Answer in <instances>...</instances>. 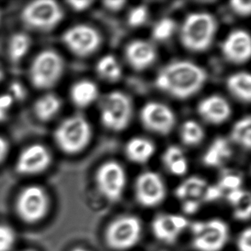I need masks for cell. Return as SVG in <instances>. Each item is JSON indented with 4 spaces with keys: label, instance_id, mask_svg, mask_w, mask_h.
<instances>
[{
    "label": "cell",
    "instance_id": "1f68e13d",
    "mask_svg": "<svg viewBox=\"0 0 251 251\" xmlns=\"http://www.w3.org/2000/svg\"><path fill=\"white\" fill-rule=\"evenodd\" d=\"M242 178L238 174L234 173H228L221 177V181L218 186L221 188V190H226L228 192L232 190L241 189Z\"/></svg>",
    "mask_w": 251,
    "mask_h": 251
},
{
    "label": "cell",
    "instance_id": "d6a6232c",
    "mask_svg": "<svg viewBox=\"0 0 251 251\" xmlns=\"http://www.w3.org/2000/svg\"><path fill=\"white\" fill-rule=\"evenodd\" d=\"M148 10L145 6H137L134 8L128 17V23L132 27H139L146 22Z\"/></svg>",
    "mask_w": 251,
    "mask_h": 251
},
{
    "label": "cell",
    "instance_id": "f6af8a7d",
    "mask_svg": "<svg viewBox=\"0 0 251 251\" xmlns=\"http://www.w3.org/2000/svg\"><path fill=\"white\" fill-rule=\"evenodd\" d=\"M3 78V72L2 71V69L0 68V82L2 81V79Z\"/></svg>",
    "mask_w": 251,
    "mask_h": 251
},
{
    "label": "cell",
    "instance_id": "44dd1931",
    "mask_svg": "<svg viewBox=\"0 0 251 251\" xmlns=\"http://www.w3.org/2000/svg\"><path fill=\"white\" fill-rule=\"evenodd\" d=\"M126 154L135 163H146L154 153V146L149 140L144 138H134L127 143Z\"/></svg>",
    "mask_w": 251,
    "mask_h": 251
},
{
    "label": "cell",
    "instance_id": "cb8c5ba5",
    "mask_svg": "<svg viewBox=\"0 0 251 251\" xmlns=\"http://www.w3.org/2000/svg\"><path fill=\"white\" fill-rule=\"evenodd\" d=\"M231 150L226 140L218 138L212 143L203 156V162L207 167H220L231 158Z\"/></svg>",
    "mask_w": 251,
    "mask_h": 251
},
{
    "label": "cell",
    "instance_id": "f1b7e54d",
    "mask_svg": "<svg viewBox=\"0 0 251 251\" xmlns=\"http://www.w3.org/2000/svg\"><path fill=\"white\" fill-rule=\"evenodd\" d=\"M180 137L185 145H197L204 138L203 129L199 124L192 120H189L184 123L182 126L180 131Z\"/></svg>",
    "mask_w": 251,
    "mask_h": 251
},
{
    "label": "cell",
    "instance_id": "5bb4252c",
    "mask_svg": "<svg viewBox=\"0 0 251 251\" xmlns=\"http://www.w3.org/2000/svg\"><path fill=\"white\" fill-rule=\"evenodd\" d=\"M188 227H190L189 221L182 214H160L151 224L153 237L166 245L176 243Z\"/></svg>",
    "mask_w": 251,
    "mask_h": 251
},
{
    "label": "cell",
    "instance_id": "6da1fadb",
    "mask_svg": "<svg viewBox=\"0 0 251 251\" xmlns=\"http://www.w3.org/2000/svg\"><path fill=\"white\" fill-rule=\"evenodd\" d=\"M203 69L188 61L172 63L164 67L157 75V88L179 100L193 96L207 81Z\"/></svg>",
    "mask_w": 251,
    "mask_h": 251
},
{
    "label": "cell",
    "instance_id": "8992f818",
    "mask_svg": "<svg viewBox=\"0 0 251 251\" xmlns=\"http://www.w3.org/2000/svg\"><path fill=\"white\" fill-rule=\"evenodd\" d=\"M91 138V128L81 116L65 119L54 131L57 146L65 153L75 154L87 147Z\"/></svg>",
    "mask_w": 251,
    "mask_h": 251
},
{
    "label": "cell",
    "instance_id": "ffe728a7",
    "mask_svg": "<svg viewBox=\"0 0 251 251\" xmlns=\"http://www.w3.org/2000/svg\"><path fill=\"white\" fill-rule=\"evenodd\" d=\"M227 201L233 209V216L237 221H248L251 218V194L242 189L228 192Z\"/></svg>",
    "mask_w": 251,
    "mask_h": 251
},
{
    "label": "cell",
    "instance_id": "ee69618b",
    "mask_svg": "<svg viewBox=\"0 0 251 251\" xmlns=\"http://www.w3.org/2000/svg\"><path fill=\"white\" fill-rule=\"evenodd\" d=\"M72 251H88V249L83 248V247H76L74 248Z\"/></svg>",
    "mask_w": 251,
    "mask_h": 251
},
{
    "label": "cell",
    "instance_id": "74e56055",
    "mask_svg": "<svg viewBox=\"0 0 251 251\" xmlns=\"http://www.w3.org/2000/svg\"><path fill=\"white\" fill-rule=\"evenodd\" d=\"M170 173H173V175L176 176H182L185 174L188 170V163H187L186 159H182V160L176 161L174 163L168 166Z\"/></svg>",
    "mask_w": 251,
    "mask_h": 251
},
{
    "label": "cell",
    "instance_id": "8fae6325",
    "mask_svg": "<svg viewBox=\"0 0 251 251\" xmlns=\"http://www.w3.org/2000/svg\"><path fill=\"white\" fill-rule=\"evenodd\" d=\"M135 196L142 207L153 208L165 201L167 189L163 180L157 173L147 172L141 174L136 179Z\"/></svg>",
    "mask_w": 251,
    "mask_h": 251
},
{
    "label": "cell",
    "instance_id": "484cf974",
    "mask_svg": "<svg viewBox=\"0 0 251 251\" xmlns=\"http://www.w3.org/2000/svg\"><path fill=\"white\" fill-rule=\"evenodd\" d=\"M31 39L27 34L17 33L10 38L8 45V55L11 61L18 63L27 54L30 49Z\"/></svg>",
    "mask_w": 251,
    "mask_h": 251
},
{
    "label": "cell",
    "instance_id": "30bf717a",
    "mask_svg": "<svg viewBox=\"0 0 251 251\" xmlns=\"http://www.w3.org/2000/svg\"><path fill=\"white\" fill-rule=\"evenodd\" d=\"M49 207L47 193L41 187L32 185L25 188L18 196L17 214L27 223H35L46 216Z\"/></svg>",
    "mask_w": 251,
    "mask_h": 251
},
{
    "label": "cell",
    "instance_id": "52a82bcc",
    "mask_svg": "<svg viewBox=\"0 0 251 251\" xmlns=\"http://www.w3.org/2000/svg\"><path fill=\"white\" fill-rule=\"evenodd\" d=\"M64 11L53 0H37L27 3L21 12V19L34 30L48 32L61 23Z\"/></svg>",
    "mask_w": 251,
    "mask_h": 251
},
{
    "label": "cell",
    "instance_id": "e0dca14e",
    "mask_svg": "<svg viewBox=\"0 0 251 251\" xmlns=\"http://www.w3.org/2000/svg\"><path fill=\"white\" fill-rule=\"evenodd\" d=\"M175 195L178 200L196 201L200 203L212 202L214 199V185H210L204 179L192 176L180 183L175 190Z\"/></svg>",
    "mask_w": 251,
    "mask_h": 251
},
{
    "label": "cell",
    "instance_id": "e575fe53",
    "mask_svg": "<svg viewBox=\"0 0 251 251\" xmlns=\"http://www.w3.org/2000/svg\"><path fill=\"white\" fill-rule=\"evenodd\" d=\"M237 248L238 251H251V227L244 229L237 239Z\"/></svg>",
    "mask_w": 251,
    "mask_h": 251
},
{
    "label": "cell",
    "instance_id": "f35d334b",
    "mask_svg": "<svg viewBox=\"0 0 251 251\" xmlns=\"http://www.w3.org/2000/svg\"><path fill=\"white\" fill-rule=\"evenodd\" d=\"M201 203L199 201H182V208H183V213L185 214H196L200 209Z\"/></svg>",
    "mask_w": 251,
    "mask_h": 251
},
{
    "label": "cell",
    "instance_id": "4316f807",
    "mask_svg": "<svg viewBox=\"0 0 251 251\" xmlns=\"http://www.w3.org/2000/svg\"><path fill=\"white\" fill-rule=\"evenodd\" d=\"M100 76L109 82H116L121 77L122 70L113 56L107 55L100 59L96 66Z\"/></svg>",
    "mask_w": 251,
    "mask_h": 251
},
{
    "label": "cell",
    "instance_id": "ac0fdd59",
    "mask_svg": "<svg viewBox=\"0 0 251 251\" xmlns=\"http://www.w3.org/2000/svg\"><path fill=\"white\" fill-rule=\"evenodd\" d=\"M231 112L230 105L220 95L204 99L198 105V113L201 117L212 125H221L226 122Z\"/></svg>",
    "mask_w": 251,
    "mask_h": 251
},
{
    "label": "cell",
    "instance_id": "277c9868",
    "mask_svg": "<svg viewBox=\"0 0 251 251\" xmlns=\"http://www.w3.org/2000/svg\"><path fill=\"white\" fill-rule=\"evenodd\" d=\"M191 244L197 251H221L227 245L230 228L220 218L199 221L190 225Z\"/></svg>",
    "mask_w": 251,
    "mask_h": 251
},
{
    "label": "cell",
    "instance_id": "9a60e30c",
    "mask_svg": "<svg viewBox=\"0 0 251 251\" xmlns=\"http://www.w3.org/2000/svg\"><path fill=\"white\" fill-rule=\"evenodd\" d=\"M51 162L49 150L40 143H35L21 152L16 162V171L23 175H35L48 169Z\"/></svg>",
    "mask_w": 251,
    "mask_h": 251
},
{
    "label": "cell",
    "instance_id": "f546056e",
    "mask_svg": "<svg viewBox=\"0 0 251 251\" xmlns=\"http://www.w3.org/2000/svg\"><path fill=\"white\" fill-rule=\"evenodd\" d=\"M175 27L176 25L173 19L164 18L153 27V37L157 41H166L173 35Z\"/></svg>",
    "mask_w": 251,
    "mask_h": 251
},
{
    "label": "cell",
    "instance_id": "2e32d148",
    "mask_svg": "<svg viewBox=\"0 0 251 251\" xmlns=\"http://www.w3.org/2000/svg\"><path fill=\"white\" fill-rule=\"evenodd\" d=\"M222 53L228 61L241 65L249 61L251 55V39L244 30H235L228 35L221 47Z\"/></svg>",
    "mask_w": 251,
    "mask_h": 251
},
{
    "label": "cell",
    "instance_id": "836d02e7",
    "mask_svg": "<svg viewBox=\"0 0 251 251\" xmlns=\"http://www.w3.org/2000/svg\"><path fill=\"white\" fill-rule=\"evenodd\" d=\"M231 10L241 17H248L251 12V2L249 0H234L230 3Z\"/></svg>",
    "mask_w": 251,
    "mask_h": 251
},
{
    "label": "cell",
    "instance_id": "4dcf8cb0",
    "mask_svg": "<svg viewBox=\"0 0 251 251\" xmlns=\"http://www.w3.org/2000/svg\"><path fill=\"white\" fill-rule=\"evenodd\" d=\"M16 241L15 232L11 228L0 225V251H10Z\"/></svg>",
    "mask_w": 251,
    "mask_h": 251
},
{
    "label": "cell",
    "instance_id": "7402d4cb",
    "mask_svg": "<svg viewBox=\"0 0 251 251\" xmlns=\"http://www.w3.org/2000/svg\"><path fill=\"white\" fill-rule=\"evenodd\" d=\"M98 97V88L90 81H81L72 86L71 99L78 107H86L91 105Z\"/></svg>",
    "mask_w": 251,
    "mask_h": 251
},
{
    "label": "cell",
    "instance_id": "7a4b0ae2",
    "mask_svg": "<svg viewBox=\"0 0 251 251\" xmlns=\"http://www.w3.org/2000/svg\"><path fill=\"white\" fill-rule=\"evenodd\" d=\"M217 24L214 17L208 13L189 15L183 22L180 31V40L183 47L195 52L207 50L213 43Z\"/></svg>",
    "mask_w": 251,
    "mask_h": 251
},
{
    "label": "cell",
    "instance_id": "d590c367",
    "mask_svg": "<svg viewBox=\"0 0 251 251\" xmlns=\"http://www.w3.org/2000/svg\"><path fill=\"white\" fill-rule=\"evenodd\" d=\"M184 158L185 157L183 155L182 150H180L179 148H177V147L173 146L170 147L169 149H167L166 153L164 154L163 160L164 162L168 167L174 162L184 159Z\"/></svg>",
    "mask_w": 251,
    "mask_h": 251
},
{
    "label": "cell",
    "instance_id": "b9f144b4",
    "mask_svg": "<svg viewBox=\"0 0 251 251\" xmlns=\"http://www.w3.org/2000/svg\"><path fill=\"white\" fill-rule=\"evenodd\" d=\"M8 151H9V144L7 143L6 140L2 136H0V163L5 159Z\"/></svg>",
    "mask_w": 251,
    "mask_h": 251
},
{
    "label": "cell",
    "instance_id": "8d00e7d4",
    "mask_svg": "<svg viewBox=\"0 0 251 251\" xmlns=\"http://www.w3.org/2000/svg\"><path fill=\"white\" fill-rule=\"evenodd\" d=\"M13 104V97L10 94L0 95V122L6 119L7 113Z\"/></svg>",
    "mask_w": 251,
    "mask_h": 251
},
{
    "label": "cell",
    "instance_id": "603a6c76",
    "mask_svg": "<svg viewBox=\"0 0 251 251\" xmlns=\"http://www.w3.org/2000/svg\"><path fill=\"white\" fill-rule=\"evenodd\" d=\"M60 108L61 100L53 94L43 95L34 102V114L42 122H48L53 119Z\"/></svg>",
    "mask_w": 251,
    "mask_h": 251
},
{
    "label": "cell",
    "instance_id": "bcb514c9",
    "mask_svg": "<svg viewBox=\"0 0 251 251\" xmlns=\"http://www.w3.org/2000/svg\"><path fill=\"white\" fill-rule=\"evenodd\" d=\"M0 20H1V13H0Z\"/></svg>",
    "mask_w": 251,
    "mask_h": 251
},
{
    "label": "cell",
    "instance_id": "7c38bea8",
    "mask_svg": "<svg viewBox=\"0 0 251 251\" xmlns=\"http://www.w3.org/2000/svg\"><path fill=\"white\" fill-rule=\"evenodd\" d=\"M65 47L78 57H88L100 44V37L95 28L88 25H76L65 31L62 36Z\"/></svg>",
    "mask_w": 251,
    "mask_h": 251
},
{
    "label": "cell",
    "instance_id": "d4e9b609",
    "mask_svg": "<svg viewBox=\"0 0 251 251\" xmlns=\"http://www.w3.org/2000/svg\"><path fill=\"white\" fill-rule=\"evenodd\" d=\"M228 90L236 98L245 103H250L251 99V76L247 72H238L227 79Z\"/></svg>",
    "mask_w": 251,
    "mask_h": 251
},
{
    "label": "cell",
    "instance_id": "ab89813d",
    "mask_svg": "<svg viewBox=\"0 0 251 251\" xmlns=\"http://www.w3.org/2000/svg\"><path fill=\"white\" fill-rule=\"evenodd\" d=\"M69 4L71 8L75 11H83V10L88 9L91 5L93 2L92 1H78V0H72L69 1Z\"/></svg>",
    "mask_w": 251,
    "mask_h": 251
},
{
    "label": "cell",
    "instance_id": "9c48e42d",
    "mask_svg": "<svg viewBox=\"0 0 251 251\" xmlns=\"http://www.w3.org/2000/svg\"><path fill=\"white\" fill-rule=\"evenodd\" d=\"M99 192L109 202H117L122 197L126 185V175L123 167L114 161L102 165L95 176Z\"/></svg>",
    "mask_w": 251,
    "mask_h": 251
},
{
    "label": "cell",
    "instance_id": "5b68a950",
    "mask_svg": "<svg viewBox=\"0 0 251 251\" xmlns=\"http://www.w3.org/2000/svg\"><path fill=\"white\" fill-rule=\"evenodd\" d=\"M65 70V63L57 51L46 49L32 60L28 69L31 84L37 89H49L58 83Z\"/></svg>",
    "mask_w": 251,
    "mask_h": 251
},
{
    "label": "cell",
    "instance_id": "3957f363",
    "mask_svg": "<svg viewBox=\"0 0 251 251\" xmlns=\"http://www.w3.org/2000/svg\"><path fill=\"white\" fill-rule=\"evenodd\" d=\"M142 236L141 220L136 215L126 214L109 223L104 232V240L112 251H127L138 245Z\"/></svg>",
    "mask_w": 251,
    "mask_h": 251
},
{
    "label": "cell",
    "instance_id": "ba28073f",
    "mask_svg": "<svg viewBox=\"0 0 251 251\" xmlns=\"http://www.w3.org/2000/svg\"><path fill=\"white\" fill-rule=\"evenodd\" d=\"M132 105L127 95L121 92H112L105 96L100 107L103 126L113 131H121L129 125Z\"/></svg>",
    "mask_w": 251,
    "mask_h": 251
},
{
    "label": "cell",
    "instance_id": "83f0119b",
    "mask_svg": "<svg viewBox=\"0 0 251 251\" xmlns=\"http://www.w3.org/2000/svg\"><path fill=\"white\" fill-rule=\"evenodd\" d=\"M231 138L246 150L251 146V120L250 117L240 119L231 129Z\"/></svg>",
    "mask_w": 251,
    "mask_h": 251
},
{
    "label": "cell",
    "instance_id": "60d3db41",
    "mask_svg": "<svg viewBox=\"0 0 251 251\" xmlns=\"http://www.w3.org/2000/svg\"><path fill=\"white\" fill-rule=\"evenodd\" d=\"M126 3V2H125V1L109 0V1L104 2V5L108 10H112V11H118V10H121L122 8H124Z\"/></svg>",
    "mask_w": 251,
    "mask_h": 251
},
{
    "label": "cell",
    "instance_id": "7bdbcfd3",
    "mask_svg": "<svg viewBox=\"0 0 251 251\" xmlns=\"http://www.w3.org/2000/svg\"><path fill=\"white\" fill-rule=\"evenodd\" d=\"M11 91L13 93V95H11L12 97L16 96L17 98H23L24 95H25L23 86L20 83H18V82L12 84V86H11Z\"/></svg>",
    "mask_w": 251,
    "mask_h": 251
},
{
    "label": "cell",
    "instance_id": "4fadbf2b",
    "mask_svg": "<svg viewBox=\"0 0 251 251\" xmlns=\"http://www.w3.org/2000/svg\"><path fill=\"white\" fill-rule=\"evenodd\" d=\"M140 117L146 129L163 136L171 133L176 122L173 111L159 102H150L144 105Z\"/></svg>",
    "mask_w": 251,
    "mask_h": 251
},
{
    "label": "cell",
    "instance_id": "7dc6e473",
    "mask_svg": "<svg viewBox=\"0 0 251 251\" xmlns=\"http://www.w3.org/2000/svg\"></svg>",
    "mask_w": 251,
    "mask_h": 251
},
{
    "label": "cell",
    "instance_id": "d6986e66",
    "mask_svg": "<svg viewBox=\"0 0 251 251\" xmlns=\"http://www.w3.org/2000/svg\"><path fill=\"white\" fill-rule=\"evenodd\" d=\"M126 57L129 65L136 71L150 67L156 58L153 46L144 41H134L126 49Z\"/></svg>",
    "mask_w": 251,
    "mask_h": 251
}]
</instances>
